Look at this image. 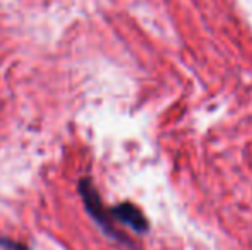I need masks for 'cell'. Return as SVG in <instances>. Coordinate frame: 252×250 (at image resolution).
<instances>
[{
  "instance_id": "2",
  "label": "cell",
  "mask_w": 252,
  "mask_h": 250,
  "mask_svg": "<svg viewBox=\"0 0 252 250\" xmlns=\"http://www.w3.org/2000/svg\"><path fill=\"white\" fill-rule=\"evenodd\" d=\"M110 216H113L117 221L130 226L137 233H148L150 231V221H148V218L144 216L139 207L130 202H122L119 206H115L110 211Z\"/></svg>"
},
{
  "instance_id": "1",
  "label": "cell",
  "mask_w": 252,
  "mask_h": 250,
  "mask_svg": "<svg viewBox=\"0 0 252 250\" xmlns=\"http://www.w3.org/2000/svg\"><path fill=\"white\" fill-rule=\"evenodd\" d=\"M79 192H81V195H83L84 206H86V209L90 211L91 216L96 220V223L100 224V226L110 235V237L117 238V240H124V238L120 237L119 231L113 228L112 221H110V213L105 209V206H103L100 195H98L94 185L90 182V178H83V180H81ZM124 242H126V240H124Z\"/></svg>"
}]
</instances>
